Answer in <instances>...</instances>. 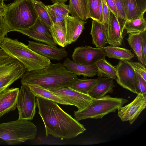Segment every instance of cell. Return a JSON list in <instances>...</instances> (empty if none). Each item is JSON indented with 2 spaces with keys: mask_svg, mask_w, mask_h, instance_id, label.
Instances as JSON below:
<instances>
[{
  "mask_svg": "<svg viewBox=\"0 0 146 146\" xmlns=\"http://www.w3.org/2000/svg\"><path fill=\"white\" fill-rule=\"evenodd\" d=\"M36 106L44 122L46 136L62 139L75 137L86 131L84 125L64 111L52 100L36 96Z\"/></svg>",
  "mask_w": 146,
  "mask_h": 146,
  "instance_id": "6da1fadb",
  "label": "cell"
},
{
  "mask_svg": "<svg viewBox=\"0 0 146 146\" xmlns=\"http://www.w3.org/2000/svg\"><path fill=\"white\" fill-rule=\"evenodd\" d=\"M21 78L22 84L36 85L48 89L68 88L78 78L63 64L51 63L43 68L27 71Z\"/></svg>",
  "mask_w": 146,
  "mask_h": 146,
  "instance_id": "7a4b0ae2",
  "label": "cell"
},
{
  "mask_svg": "<svg viewBox=\"0 0 146 146\" xmlns=\"http://www.w3.org/2000/svg\"><path fill=\"white\" fill-rule=\"evenodd\" d=\"M0 48L9 56L21 63L27 71L43 68L51 63L50 59L34 51L17 39L5 36L0 44Z\"/></svg>",
  "mask_w": 146,
  "mask_h": 146,
  "instance_id": "3957f363",
  "label": "cell"
},
{
  "mask_svg": "<svg viewBox=\"0 0 146 146\" xmlns=\"http://www.w3.org/2000/svg\"><path fill=\"white\" fill-rule=\"evenodd\" d=\"M4 16L10 32L29 28L38 17L31 0H15L6 5Z\"/></svg>",
  "mask_w": 146,
  "mask_h": 146,
  "instance_id": "277c9868",
  "label": "cell"
},
{
  "mask_svg": "<svg viewBox=\"0 0 146 146\" xmlns=\"http://www.w3.org/2000/svg\"><path fill=\"white\" fill-rule=\"evenodd\" d=\"M37 131L36 125L28 120L18 119L0 123V138L9 145L33 139Z\"/></svg>",
  "mask_w": 146,
  "mask_h": 146,
  "instance_id": "5b68a950",
  "label": "cell"
},
{
  "mask_svg": "<svg viewBox=\"0 0 146 146\" xmlns=\"http://www.w3.org/2000/svg\"><path fill=\"white\" fill-rule=\"evenodd\" d=\"M128 102L125 98L105 95L100 98H94L92 103L83 110L74 111V116L77 121L88 118L102 119L110 113L115 112Z\"/></svg>",
  "mask_w": 146,
  "mask_h": 146,
  "instance_id": "8992f818",
  "label": "cell"
},
{
  "mask_svg": "<svg viewBox=\"0 0 146 146\" xmlns=\"http://www.w3.org/2000/svg\"><path fill=\"white\" fill-rule=\"evenodd\" d=\"M27 71L21 63L12 57L0 59V92L21 78Z\"/></svg>",
  "mask_w": 146,
  "mask_h": 146,
  "instance_id": "52a82bcc",
  "label": "cell"
},
{
  "mask_svg": "<svg viewBox=\"0 0 146 146\" xmlns=\"http://www.w3.org/2000/svg\"><path fill=\"white\" fill-rule=\"evenodd\" d=\"M36 96L28 86L22 84L16 103L18 119L31 120L36 113Z\"/></svg>",
  "mask_w": 146,
  "mask_h": 146,
  "instance_id": "ba28073f",
  "label": "cell"
},
{
  "mask_svg": "<svg viewBox=\"0 0 146 146\" xmlns=\"http://www.w3.org/2000/svg\"><path fill=\"white\" fill-rule=\"evenodd\" d=\"M117 83L122 88L138 94L136 72L130 62L120 60L115 66Z\"/></svg>",
  "mask_w": 146,
  "mask_h": 146,
  "instance_id": "9c48e42d",
  "label": "cell"
},
{
  "mask_svg": "<svg viewBox=\"0 0 146 146\" xmlns=\"http://www.w3.org/2000/svg\"><path fill=\"white\" fill-rule=\"evenodd\" d=\"M68 103L76 107L78 111L82 110L90 105L94 98L68 88L47 89Z\"/></svg>",
  "mask_w": 146,
  "mask_h": 146,
  "instance_id": "30bf717a",
  "label": "cell"
},
{
  "mask_svg": "<svg viewBox=\"0 0 146 146\" xmlns=\"http://www.w3.org/2000/svg\"><path fill=\"white\" fill-rule=\"evenodd\" d=\"M106 56L103 48H95L87 45L76 47L72 55L74 61L88 66L95 65L98 61Z\"/></svg>",
  "mask_w": 146,
  "mask_h": 146,
  "instance_id": "8fae6325",
  "label": "cell"
},
{
  "mask_svg": "<svg viewBox=\"0 0 146 146\" xmlns=\"http://www.w3.org/2000/svg\"><path fill=\"white\" fill-rule=\"evenodd\" d=\"M146 106V96L137 94L131 102L124 107L118 108V115L122 121H129L132 124Z\"/></svg>",
  "mask_w": 146,
  "mask_h": 146,
  "instance_id": "7c38bea8",
  "label": "cell"
},
{
  "mask_svg": "<svg viewBox=\"0 0 146 146\" xmlns=\"http://www.w3.org/2000/svg\"><path fill=\"white\" fill-rule=\"evenodd\" d=\"M19 32L35 40L56 47L49 29L38 17L35 23L29 28L19 30Z\"/></svg>",
  "mask_w": 146,
  "mask_h": 146,
  "instance_id": "4fadbf2b",
  "label": "cell"
},
{
  "mask_svg": "<svg viewBox=\"0 0 146 146\" xmlns=\"http://www.w3.org/2000/svg\"><path fill=\"white\" fill-rule=\"evenodd\" d=\"M27 46L32 50L49 59L60 61L68 55L65 48H58L47 44L28 41Z\"/></svg>",
  "mask_w": 146,
  "mask_h": 146,
  "instance_id": "5bb4252c",
  "label": "cell"
},
{
  "mask_svg": "<svg viewBox=\"0 0 146 146\" xmlns=\"http://www.w3.org/2000/svg\"><path fill=\"white\" fill-rule=\"evenodd\" d=\"M64 19L66 40L68 45L77 40L82 32L87 22L69 14L65 16Z\"/></svg>",
  "mask_w": 146,
  "mask_h": 146,
  "instance_id": "9a60e30c",
  "label": "cell"
},
{
  "mask_svg": "<svg viewBox=\"0 0 146 146\" xmlns=\"http://www.w3.org/2000/svg\"><path fill=\"white\" fill-rule=\"evenodd\" d=\"M19 90L18 88H8L0 92V119L16 109Z\"/></svg>",
  "mask_w": 146,
  "mask_h": 146,
  "instance_id": "2e32d148",
  "label": "cell"
},
{
  "mask_svg": "<svg viewBox=\"0 0 146 146\" xmlns=\"http://www.w3.org/2000/svg\"><path fill=\"white\" fill-rule=\"evenodd\" d=\"M110 22L106 33L107 43L111 46H119L122 45L123 38L117 17L110 10Z\"/></svg>",
  "mask_w": 146,
  "mask_h": 146,
  "instance_id": "e0dca14e",
  "label": "cell"
},
{
  "mask_svg": "<svg viewBox=\"0 0 146 146\" xmlns=\"http://www.w3.org/2000/svg\"><path fill=\"white\" fill-rule=\"evenodd\" d=\"M115 86L113 79L98 77L97 82L89 91L88 95L94 98H100L108 93H112Z\"/></svg>",
  "mask_w": 146,
  "mask_h": 146,
  "instance_id": "ac0fdd59",
  "label": "cell"
},
{
  "mask_svg": "<svg viewBox=\"0 0 146 146\" xmlns=\"http://www.w3.org/2000/svg\"><path fill=\"white\" fill-rule=\"evenodd\" d=\"M63 64L69 70L76 75L92 77L97 74L95 65L88 66L82 64L72 60L69 58L65 59Z\"/></svg>",
  "mask_w": 146,
  "mask_h": 146,
  "instance_id": "d6986e66",
  "label": "cell"
},
{
  "mask_svg": "<svg viewBox=\"0 0 146 146\" xmlns=\"http://www.w3.org/2000/svg\"><path fill=\"white\" fill-rule=\"evenodd\" d=\"M68 6L71 16L84 21L90 18L88 0H69Z\"/></svg>",
  "mask_w": 146,
  "mask_h": 146,
  "instance_id": "ffe728a7",
  "label": "cell"
},
{
  "mask_svg": "<svg viewBox=\"0 0 146 146\" xmlns=\"http://www.w3.org/2000/svg\"><path fill=\"white\" fill-rule=\"evenodd\" d=\"M90 34L92 42L97 48H103L107 43L106 36L102 24L95 20L92 21Z\"/></svg>",
  "mask_w": 146,
  "mask_h": 146,
  "instance_id": "44dd1931",
  "label": "cell"
},
{
  "mask_svg": "<svg viewBox=\"0 0 146 146\" xmlns=\"http://www.w3.org/2000/svg\"><path fill=\"white\" fill-rule=\"evenodd\" d=\"M103 48L106 53V56L109 58L128 60L134 57V54L131 52V50L111 45L105 46Z\"/></svg>",
  "mask_w": 146,
  "mask_h": 146,
  "instance_id": "7402d4cb",
  "label": "cell"
},
{
  "mask_svg": "<svg viewBox=\"0 0 146 146\" xmlns=\"http://www.w3.org/2000/svg\"><path fill=\"white\" fill-rule=\"evenodd\" d=\"M144 32L129 33L127 39L129 46L133 50L139 61L143 65V60L142 55V48Z\"/></svg>",
  "mask_w": 146,
  "mask_h": 146,
  "instance_id": "603a6c76",
  "label": "cell"
},
{
  "mask_svg": "<svg viewBox=\"0 0 146 146\" xmlns=\"http://www.w3.org/2000/svg\"><path fill=\"white\" fill-rule=\"evenodd\" d=\"M95 65L97 69V75L99 77L115 80L116 77L115 67L111 64L105 58L100 59Z\"/></svg>",
  "mask_w": 146,
  "mask_h": 146,
  "instance_id": "cb8c5ba5",
  "label": "cell"
},
{
  "mask_svg": "<svg viewBox=\"0 0 146 146\" xmlns=\"http://www.w3.org/2000/svg\"><path fill=\"white\" fill-rule=\"evenodd\" d=\"M35 96L54 101L60 104L69 105L50 91L36 85H27Z\"/></svg>",
  "mask_w": 146,
  "mask_h": 146,
  "instance_id": "d4e9b609",
  "label": "cell"
},
{
  "mask_svg": "<svg viewBox=\"0 0 146 146\" xmlns=\"http://www.w3.org/2000/svg\"><path fill=\"white\" fill-rule=\"evenodd\" d=\"M98 78L78 79L68 88L82 93L88 95L89 91L96 83Z\"/></svg>",
  "mask_w": 146,
  "mask_h": 146,
  "instance_id": "484cf974",
  "label": "cell"
},
{
  "mask_svg": "<svg viewBox=\"0 0 146 146\" xmlns=\"http://www.w3.org/2000/svg\"><path fill=\"white\" fill-rule=\"evenodd\" d=\"M127 21L144 16L137 6L136 0H122Z\"/></svg>",
  "mask_w": 146,
  "mask_h": 146,
  "instance_id": "4316f807",
  "label": "cell"
},
{
  "mask_svg": "<svg viewBox=\"0 0 146 146\" xmlns=\"http://www.w3.org/2000/svg\"><path fill=\"white\" fill-rule=\"evenodd\" d=\"M49 30L54 42L56 44L63 47L68 45L65 28L52 23Z\"/></svg>",
  "mask_w": 146,
  "mask_h": 146,
  "instance_id": "83f0119b",
  "label": "cell"
},
{
  "mask_svg": "<svg viewBox=\"0 0 146 146\" xmlns=\"http://www.w3.org/2000/svg\"><path fill=\"white\" fill-rule=\"evenodd\" d=\"M124 29L127 33H142L146 30V21L143 16L126 21Z\"/></svg>",
  "mask_w": 146,
  "mask_h": 146,
  "instance_id": "f1b7e54d",
  "label": "cell"
},
{
  "mask_svg": "<svg viewBox=\"0 0 146 146\" xmlns=\"http://www.w3.org/2000/svg\"><path fill=\"white\" fill-rule=\"evenodd\" d=\"M38 17L50 29L52 25L46 6L41 1L38 0H31Z\"/></svg>",
  "mask_w": 146,
  "mask_h": 146,
  "instance_id": "f546056e",
  "label": "cell"
},
{
  "mask_svg": "<svg viewBox=\"0 0 146 146\" xmlns=\"http://www.w3.org/2000/svg\"><path fill=\"white\" fill-rule=\"evenodd\" d=\"M117 14V18L122 31L124 29V25L127 21L125 9L122 0H115Z\"/></svg>",
  "mask_w": 146,
  "mask_h": 146,
  "instance_id": "4dcf8cb0",
  "label": "cell"
},
{
  "mask_svg": "<svg viewBox=\"0 0 146 146\" xmlns=\"http://www.w3.org/2000/svg\"><path fill=\"white\" fill-rule=\"evenodd\" d=\"M46 7L59 15L65 16L70 14L68 5H66L64 3H56Z\"/></svg>",
  "mask_w": 146,
  "mask_h": 146,
  "instance_id": "1f68e13d",
  "label": "cell"
},
{
  "mask_svg": "<svg viewBox=\"0 0 146 146\" xmlns=\"http://www.w3.org/2000/svg\"><path fill=\"white\" fill-rule=\"evenodd\" d=\"M99 0H88V7L90 18L100 22L98 6Z\"/></svg>",
  "mask_w": 146,
  "mask_h": 146,
  "instance_id": "d6a6232c",
  "label": "cell"
},
{
  "mask_svg": "<svg viewBox=\"0 0 146 146\" xmlns=\"http://www.w3.org/2000/svg\"><path fill=\"white\" fill-rule=\"evenodd\" d=\"M103 10V20L102 24L106 35L110 22V11L106 0H101Z\"/></svg>",
  "mask_w": 146,
  "mask_h": 146,
  "instance_id": "836d02e7",
  "label": "cell"
},
{
  "mask_svg": "<svg viewBox=\"0 0 146 146\" xmlns=\"http://www.w3.org/2000/svg\"><path fill=\"white\" fill-rule=\"evenodd\" d=\"M46 8L52 23L57 24L65 28V16L58 15L49 8L47 7Z\"/></svg>",
  "mask_w": 146,
  "mask_h": 146,
  "instance_id": "e575fe53",
  "label": "cell"
},
{
  "mask_svg": "<svg viewBox=\"0 0 146 146\" xmlns=\"http://www.w3.org/2000/svg\"><path fill=\"white\" fill-rule=\"evenodd\" d=\"M130 63L135 72L141 76L146 81L145 67L140 62H131Z\"/></svg>",
  "mask_w": 146,
  "mask_h": 146,
  "instance_id": "d590c367",
  "label": "cell"
},
{
  "mask_svg": "<svg viewBox=\"0 0 146 146\" xmlns=\"http://www.w3.org/2000/svg\"><path fill=\"white\" fill-rule=\"evenodd\" d=\"M137 86L139 94L146 96V81L139 74L136 72Z\"/></svg>",
  "mask_w": 146,
  "mask_h": 146,
  "instance_id": "8d00e7d4",
  "label": "cell"
},
{
  "mask_svg": "<svg viewBox=\"0 0 146 146\" xmlns=\"http://www.w3.org/2000/svg\"><path fill=\"white\" fill-rule=\"evenodd\" d=\"M10 32V29L5 21L3 16L0 18V44L5 36Z\"/></svg>",
  "mask_w": 146,
  "mask_h": 146,
  "instance_id": "74e56055",
  "label": "cell"
},
{
  "mask_svg": "<svg viewBox=\"0 0 146 146\" xmlns=\"http://www.w3.org/2000/svg\"><path fill=\"white\" fill-rule=\"evenodd\" d=\"M107 5L109 10L117 17V14L115 0H106Z\"/></svg>",
  "mask_w": 146,
  "mask_h": 146,
  "instance_id": "f35d334b",
  "label": "cell"
},
{
  "mask_svg": "<svg viewBox=\"0 0 146 146\" xmlns=\"http://www.w3.org/2000/svg\"><path fill=\"white\" fill-rule=\"evenodd\" d=\"M142 53L143 60V65L146 66V30L144 32L143 38V42Z\"/></svg>",
  "mask_w": 146,
  "mask_h": 146,
  "instance_id": "ab89813d",
  "label": "cell"
},
{
  "mask_svg": "<svg viewBox=\"0 0 146 146\" xmlns=\"http://www.w3.org/2000/svg\"><path fill=\"white\" fill-rule=\"evenodd\" d=\"M139 10L144 14L146 11V0H136Z\"/></svg>",
  "mask_w": 146,
  "mask_h": 146,
  "instance_id": "60d3db41",
  "label": "cell"
},
{
  "mask_svg": "<svg viewBox=\"0 0 146 146\" xmlns=\"http://www.w3.org/2000/svg\"><path fill=\"white\" fill-rule=\"evenodd\" d=\"M98 9L100 15V23L102 24L103 20V10L101 0H99Z\"/></svg>",
  "mask_w": 146,
  "mask_h": 146,
  "instance_id": "b9f144b4",
  "label": "cell"
},
{
  "mask_svg": "<svg viewBox=\"0 0 146 146\" xmlns=\"http://www.w3.org/2000/svg\"><path fill=\"white\" fill-rule=\"evenodd\" d=\"M3 0H0V18L4 16L6 5H5Z\"/></svg>",
  "mask_w": 146,
  "mask_h": 146,
  "instance_id": "7bdbcfd3",
  "label": "cell"
},
{
  "mask_svg": "<svg viewBox=\"0 0 146 146\" xmlns=\"http://www.w3.org/2000/svg\"><path fill=\"white\" fill-rule=\"evenodd\" d=\"M9 56L2 49L0 48V59L7 57Z\"/></svg>",
  "mask_w": 146,
  "mask_h": 146,
  "instance_id": "ee69618b",
  "label": "cell"
},
{
  "mask_svg": "<svg viewBox=\"0 0 146 146\" xmlns=\"http://www.w3.org/2000/svg\"><path fill=\"white\" fill-rule=\"evenodd\" d=\"M53 3H65L68 0H51Z\"/></svg>",
  "mask_w": 146,
  "mask_h": 146,
  "instance_id": "f6af8a7d",
  "label": "cell"
},
{
  "mask_svg": "<svg viewBox=\"0 0 146 146\" xmlns=\"http://www.w3.org/2000/svg\"><path fill=\"white\" fill-rule=\"evenodd\" d=\"M3 1H4L5 0H3Z\"/></svg>",
  "mask_w": 146,
  "mask_h": 146,
  "instance_id": "bcb514c9",
  "label": "cell"
}]
</instances>
